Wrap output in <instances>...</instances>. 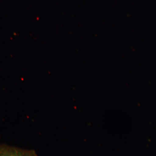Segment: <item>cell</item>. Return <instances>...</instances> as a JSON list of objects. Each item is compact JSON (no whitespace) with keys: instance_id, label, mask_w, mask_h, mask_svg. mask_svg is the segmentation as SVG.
<instances>
[{"instance_id":"obj_1","label":"cell","mask_w":156,"mask_h":156,"mask_svg":"<svg viewBox=\"0 0 156 156\" xmlns=\"http://www.w3.org/2000/svg\"><path fill=\"white\" fill-rule=\"evenodd\" d=\"M0 156H37V154L33 150L0 144Z\"/></svg>"}]
</instances>
